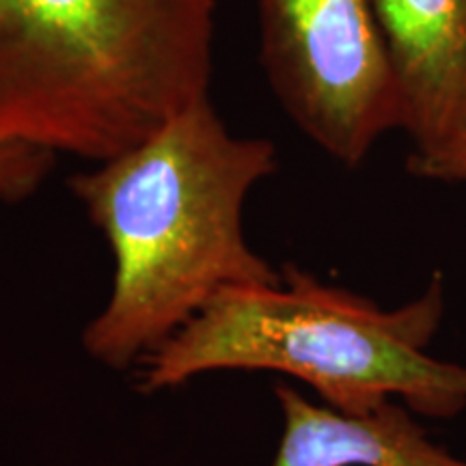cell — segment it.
<instances>
[{"instance_id":"4","label":"cell","mask_w":466,"mask_h":466,"mask_svg":"<svg viewBox=\"0 0 466 466\" xmlns=\"http://www.w3.org/2000/svg\"><path fill=\"white\" fill-rule=\"evenodd\" d=\"M261 66L296 126L346 167L401 127L398 80L371 0H259Z\"/></svg>"},{"instance_id":"6","label":"cell","mask_w":466,"mask_h":466,"mask_svg":"<svg viewBox=\"0 0 466 466\" xmlns=\"http://www.w3.org/2000/svg\"><path fill=\"white\" fill-rule=\"evenodd\" d=\"M275 395L283 434L272 466H466L434 445L398 401L350 417L316 406L288 384H277Z\"/></svg>"},{"instance_id":"8","label":"cell","mask_w":466,"mask_h":466,"mask_svg":"<svg viewBox=\"0 0 466 466\" xmlns=\"http://www.w3.org/2000/svg\"><path fill=\"white\" fill-rule=\"evenodd\" d=\"M408 171L434 182L466 184V124L434 147L410 151Z\"/></svg>"},{"instance_id":"5","label":"cell","mask_w":466,"mask_h":466,"mask_svg":"<svg viewBox=\"0 0 466 466\" xmlns=\"http://www.w3.org/2000/svg\"><path fill=\"white\" fill-rule=\"evenodd\" d=\"M401 104V127L430 149L466 124V0H371Z\"/></svg>"},{"instance_id":"7","label":"cell","mask_w":466,"mask_h":466,"mask_svg":"<svg viewBox=\"0 0 466 466\" xmlns=\"http://www.w3.org/2000/svg\"><path fill=\"white\" fill-rule=\"evenodd\" d=\"M48 149L0 138V201L17 203L31 197L55 167Z\"/></svg>"},{"instance_id":"3","label":"cell","mask_w":466,"mask_h":466,"mask_svg":"<svg viewBox=\"0 0 466 466\" xmlns=\"http://www.w3.org/2000/svg\"><path fill=\"white\" fill-rule=\"evenodd\" d=\"M442 318L441 275L419 299L382 309L288 264L281 281L225 291L162 343L145 359L143 391L208 371H277L309 384L341 415L363 417L400 400L412 415L456 419L466 412V365L428 352Z\"/></svg>"},{"instance_id":"1","label":"cell","mask_w":466,"mask_h":466,"mask_svg":"<svg viewBox=\"0 0 466 466\" xmlns=\"http://www.w3.org/2000/svg\"><path fill=\"white\" fill-rule=\"evenodd\" d=\"M69 188L106 238L113 291L85 329V350L124 370L229 289L281 281L242 229L244 201L279 167L275 143L238 137L206 100Z\"/></svg>"},{"instance_id":"2","label":"cell","mask_w":466,"mask_h":466,"mask_svg":"<svg viewBox=\"0 0 466 466\" xmlns=\"http://www.w3.org/2000/svg\"><path fill=\"white\" fill-rule=\"evenodd\" d=\"M214 0H0V138L104 162L206 100Z\"/></svg>"}]
</instances>
